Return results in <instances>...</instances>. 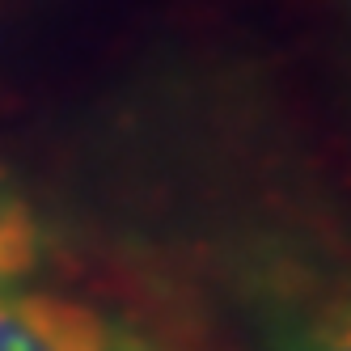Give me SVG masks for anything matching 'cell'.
<instances>
[{
  "instance_id": "cell-3",
  "label": "cell",
  "mask_w": 351,
  "mask_h": 351,
  "mask_svg": "<svg viewBox=\"0 0 351 351\" xmlns=\"http://www.w3.org/2000/svg\"><path fill=\"white\" fill-rule=\"evenodd\" d=\"M60 258V229L38 195L0 165V292L38 284Z\"/></svg>"
},
{
  "instance_id": "cell-4",
  "label": "cell",
  "mask_w": 351,
  "mask_h": 351,
  "mask_svg": "<svg viewBox=\"0 0 351 351\" xmlns=\"http://www.w3.org/2000/svg\"><path fill=\"white\" fill-rule=\"evenodd\" d=\"M339 5H343V13H347V21H351V0H339Z\"/></svg>"
},
{
  "instance_id": "cell-2",
  "label": "cell",
  "mask_w": 351,
  "mask_h": 351,
  "mask_svg": "<svg viewBox=\"0 0 351 351\" xmlns=\"http://www.w3.org/2000/svg\"><path fill=\"white\" fill-rule=\"evenodd\" d=\"M0 351H165V343L119 309L30 284L0 292Z\"/></svg>"
},
{
  "instance_id": "cell-5",
  "label": "cell",
  "mask_w": 351,
  "mask_h": 351,
  "mask_svg": "<svg viewBox=\"0 0 351 351\" xmlns=\"http://www.w3.org/2000/svg\"><path fill=\"white\" fill-rule=\"evenodd\" d=\"M0 5H5V0H0Z\"/></svg>"
},
{
  "instance_id": "cell-1",
  "label": "cell",
  "mask_w": 351,
  "mask_h": 351,
  "mask_svg": "<svg viewBox=\"0 0 351 351\" xmlns=\"http://www.w3.org/2000/svg\"><path fill=\"white\" fill-rule=\"evenodd\" d=\"M229 296L254 351H351V271L296 237L241 241Z\"/></svg>"
}]
</instances>
